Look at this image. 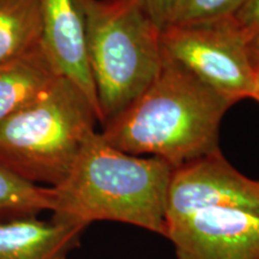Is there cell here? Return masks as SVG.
<instances>
[{
	"label": "cell",
	"instance_id": "8992f818",
	"mask_svg": "<svg viewBox=\"0 0 259 259\" xmlns=\"http://www.w3.org/2000/svg\"><path fill=\"white\" fill-rule=\"evenodd\" d=\"M223 206L259 213V181L236 170L220 150L174 168L167 191L166 228L199 210Z\"/></svg>",
	"mask_w": 259,
	"mask_h": 259
},
{
	"label": "cell",
	"instance_id": "5bb4252c",
	"mask_svg": "<svg viewBox=\"0 0 259 259\" xmlns=\"http://www.w3.org/2000/svg\"><path fill=\"white\" fill-rule=\"evenodd\" d=\"M138 6L153 23L162 30L177 14L184 0H126Z\"/></svg>",
	"mask_w": 259,
	"mask_h": 259
},
{
	"label": "cell",
	"instance_id": "6da1fadb",
	"mask_svg": "<svg viewBox=\"0 0 259 259\" xmlns=\"http://www.w3.org/2000/svg\"><path fill=\"white\" fill-rule=\"evenodd\" d=\"M235 102L162 57L153 83L100 134L118 150L178 168L220 150V124Z\"/></svg>",
	"mask_w": 259,
	"mask_h": 259
},
{
	"label": "cell",
	"instance_id": "3957f363",
	"mask_svg": "<svg viewBox=\"0 0 259 259\" xmlns=\"http://www.w3.org/2000/svg\"><path fill=\"white\" fill-rule=\"evenodd\" d=\"M97 121L85 94L60 76L48 92L0 124V166L34 185L56 187Z\"/></svg>",
	"mask_w": 259,
	"mask_h": 259
},
{
	"label": "cell",
	"instance_id": "ba28073f",
	"mask_svg": "<svg viewBox=\"0 0 259 259\" xmlns=\"http://www.w3.org/2000/svg\"><path fill=\"white\" fill-rule=\"evenodd\" d=\"M42 45L61 76L76 84L97 112L85 46L84 0H40Z\"/></svg>",
	"mask_w": 259,
	"mask_h": 259
},
{
	"label": "cell",
	"instance_id": "e0dca14e",
	"mask_svg": "<svg viewBox=\"0 0 259 259\" xmlns=\"http://www.w3.org/2000/svg\"><path fill=\"white\" fill-rule=\"evenodd\" d=\"M253 99L257 100V101L259 102V78H257V90H255V94H254Z\"/></svg>",
	"mask_w": 259,
	"mask_h": 259
},
{
	"label": "cell",
	"instance_id": "9c48e42d",
	"mask_svg": "<svg viewBox=\"0 0 259 259\" xmlns=\"http://www.w3.org/2000/svg\"><path fill=\"white\" fill-rule=\"evenodd\" d=\"M85 228L52 218L22 216L0 221V259H67Z\"/></svg>",
	"mask_w": 259,
	"mask_h": 259
},
{
	"label": "cell",
	"instance_id": "5b68a950",
	"mask_svg": "<svg viewBox=\"0 0 259 259\" xmlns=\"http://www.w3.org/2000/svg\"><path fill=\"white\" fill-rule=\"evenodd\" d=\"M162 57L231 97L253 99L257 77L247 54V38L233 17L168 24L161 30Z\"/></svg>",
	"mask_w": 259,
	"mask_h": 259
},
{
	"label": "cell",
	"instance_id": "277c9868",
	"mask_svg": "<svg viewBox=\"0 0 259 259\" xmlns=\"http://www.w3.org/2000/svg\"><path fill=\"white\" fill-rule=\"evenodd\" d=\"M85 46L105 125L138 99L162 65L161 30L126 0H84Z\"/></svg>",
	"mask_w": 259,
	"mask_h": 259
},
{
	"label": "cell",
	"instance_id": "4fadbf2b",
	"mask_svg": "<svg viewBox=\"0 0 259 259\" xmlns=\"http://www.w3.org/2000/svg\"><path fill=\"white\" fill-rule=\"evenodd\" d=\"M245 0H184L169 24L232 17Z\"/></svg>",
	"mask_w": 259,
	"mask_h": 259
},
{
	"label": "cell",
	"instance_id": "52a82bcc",
	"mask_svg": "<svg viewBox=\"0 0 259 259\" xmlns=\"http://www.w3.org/2000/svg\"><path fill=\"white\" fill-rule=\"evenodd\" d=\"M177 259H259V213L241 208L196 211L166 228Z\"/></svg>",
	"mask_w": 259,
	"mask_h": 259
},
{
	"label": "cell",
	"instance_id": "2e32d148",
	"mask_svg": "<svg viewBox=\"0 0 259 259\" xmlns=\"http://www.w3.org/2000/svg\"><path fill=\"white\" fill-rule=\"evenodd\" d=\"M247 54L252 70L259 78V34L247 38Z\"/></svg>",
	"mask_w": 259,
	"mask_h": 259
},
{
	"label": "cell",
	"instance_id": "7c38bea8",
	"mask_svg": "<svg viewBox=\"0 0 259 259\" xmlns=\"http://www.w3.org/2000/svg\"><path fill=\"white\" fill-rule=\"evenodd\" d=\"M53 206L51 187L38 186L16 177L0 166V221L37 216Z\"/></svg>",
	"mask_w": 259,
	"mask_h": 259
},
{
	"label": "cell",
	"instance_id": "7a4b0ae2",
	"mask_svg": "<svg viewBox=\"0 0 259 259\" xmlns=\"http://www.w3.org/2000/svg\"><path fill=\"white\" fill-rule=\"evenodd\" d=\"M174 168L112 147L100 132L89 136L63 183L51 187L52 218L87 229L113 221L166 235V200Z\"/></svg>",
	"mask_w": 259,
	"mask_h": 259
},
{
	"label": "cell",
	"instance_id": "8fae6325",
	"mask_svg": "<svg viewBox=\"0 0 259 259\" xmlns=\"http://www.w3.org/2000/svg\"><path fill=\"white\" fill-rule=\"evenodd\" d=\"M42 45L40 0H0V64Z\"/></svg>",
	"mask_w": 259,
	"mask_h": 259
},
{
	"label": "cell",
	"instance_id": "9a60e30c",
	"mask_svg": "<svg viewBox=\"0 0 259 259\" xmlns=\"http://www.w3.org/2000/svg\"><path fill=\"white\" fill-rule=\"evenodd\" d=\"M246 38L259 34V0H245L232 16Z\"/></svg>",
	"mask_w": 259,
	"mask_h": 259
},
{
	"label": "cell",
	"instance_id": "30bf717a",
	"mask_svg": "<svg viewBox=\"0 0 259 259\" xmlns=\"http://www.w3.org/2000/svg\"><path fill=\"white\" fill-rule=\"evenodd\" d=\"M60 76L44 45L0 64V124L48 92Z\"/></svg>",
	"mask_w": 259,
	"mask_h": 259
}]
</instances>
